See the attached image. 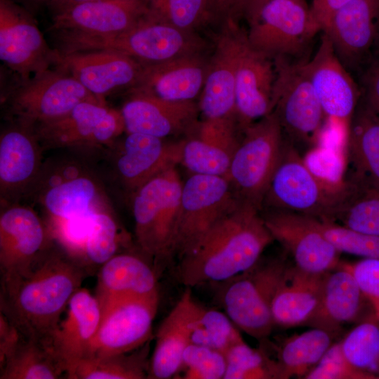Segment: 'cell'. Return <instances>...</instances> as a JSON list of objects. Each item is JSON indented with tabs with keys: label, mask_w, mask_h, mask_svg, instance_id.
I'll list each match as a JSON object with an SVG mask.
<instances>
[{
	"label": "cell",
	"mask_w": 379,
	"mask_h": 379,
	"mask_svg": "<svg viewBox=\"0 0 379 379\" xmlns=\"http://www.w3.org/2000/svg\"><path fill=\"white\" fill-rule=\"evenodd\" d=\"M88 272L62 248H47L28 273L1 283V312L24 338L49 343Z\"/></svg>",
	"instance_id": "1"
},
{
	"label": "cell",
	"mask_w": 379,
	"mask_h": 379,
	"mask_svg": "<svg viewBox=\"0 0 379 379\" xmlns=\"http://www.w3.org/2000/svg\"><path fill=\"white\" fill-rule=\"evenodd\" d=\"M256 206L240 201L179 258L186 288L227 280L253 267L274 241Z\"/></svg>",
	"instance_id": "2"
},
{
	"label": "cell",
	"mask_w": 379,
	"mask_h": 379,
	"mask_svg": "<svg viewBox=\"0 0 379 379\" xmlns=\"http://www.w3.org/2000/svg\"><path fill=\"white\" fill-rule=\"evenodd\" d=\"M62 52L109 51L142 64L158 63L201 53L205 41L194 32L181 29L147 15L131 28L114 34L90 35L59 32Z\"/></svg>",
	"instance_id": "3"
},
{
	"label": "cell",
	"mask_w": 379,
	"mask_h": 379,
	"mask_svg": "<svg viewBox=\"0 0 379 379\" xmlns=\"http://www.w3.org/2000/svg\"><path fill=\"white\" fill-rule=\"evenodd\" d=\"M182 185L176 166H173L133 192L136 241L144 254L161 265L174 256Z\"/></svg>",
	"instance_id": "4"
},
{
	"label": "cell",
	"mask_w": 379,
	"mask_h": 379,
	"mask_svg": "<svg viewBox=\"0 0 379 379\" xmlns=\"http://www.w3.org/2000/svg\"><path fill=\"white\" fill-rule=\"evenodd\" d=\"M288 265L285 259L261 258L248 270L216 286L215 298L241 331L263 342L274 326L272 304Z\"/></svg>",
	"instance_id": "5"
},
{
	"label": "cell",
	"mask_w": 379,
	"mask_h": 379,
	"mask_svg": "<svg viewBox=\"0 0 379 379\" xmlns=\"http://www.w3.org/2000/svg\"><path fill=\"white\" fill-rule=\"evenodd\" d=\"M273 60V112L284 135L300 154L305 153L321 141L327 117L302 62L293 63L286 58Z\"/></svg>",
	"instance_id": "6"
},
{
	"label": "cell",
	"mask_w": 379,
	"mask_h": 379,
	"mask_svg": "<svg viewBox=\"0 0 379 379\" xmlns=\"http://www.w3.org/2000/svg\"><path fill=\"white\" fill-rule=\"evenodd\" d=\"M1 100L12 121L31 128L63 116L82 102L103 101L55 67L27 79L14 78Z\"/></svg>",
	"instance_id": "7"
},
{
	"label": "cell",
	"mask_w": 379,
	"mask_h": 379,
	"mask_svg": "<svg viewBox=\"0 0 379 379\" xmlns=\"http://www.w3.org/2000/svg\"><path fill=\"white\" fill-rule=\"evenodd\" d=\"M227 178L239 201L260 208L282 153L284 135L272 112L244 129Z\"/></svg>",
	"instance_id": "8"
},
{
	"label": "cell",
	"mask_w": 379,
	"mask_h": 379,
	"mask_svg": "<svg viewBox=\"0 0 379 379\" xmlns=\"http://www.w3.org/2000/svg\"><path fill=\"white\" fill-rule=\"evenodd\" d=\"M247 21L249 45L272 59L298 55L321 31L305 0H267Z\"/></svg>",
	"instance_id": "9"
},
{
	"label": "cell",
	"mask_w": 379,
	"mask_h": 379,
	"mask_svg": "<svg viewBox=\"0 0 379 379\" xmlns=\"http://www.w3.org/2000/svg\"><path fill=\"white\" fill-rule=\"evenodd\" d=\"M43 149H110L125 132L120 110L88 100L32 128Z\"/></svg>",
	"instance_id": "10"
},
{
	"label": "cell",
	"mask_w": 379,
	"mask_h": 379,
	"mask_svg": "<svg viewBox=\"0 0 379 379\" xmlns=\"http://www.w3.org/2000/svg\"><path fill=\"white\" fill-rule=\"evenodd\" d=\"M265 200L272 209L330 220H333L338 202L307 167L302 155L285 137L280 160L263 201Z\"/></svg>",
	"instance_id": "11"
},
{
	"label": "cell",
	"mask_w": 379,
	"mask_h": 379,
	"mask_svg": "<svg viewBox=\"0 0 379 379\" xmlns=\"http://www.w3.org/2000/svg\"><path fill=\"white\" fill-rule=\"evenodd\" d=\"M159 301L156 293L126 297L108 305L101 310L98 329L84 357L124 354L145 345L152 337Z\"/></svg>",
	"instance_id": "12"
},
{
	"label": "cell",
	"mask_w": 379,
	"mask_h": 379,
	"mask_svg": "<svg viewBox=\"0 0 379 379\" xmlns=\"http://www.w3.org/2000/svg\"><path fill=\"white\" fill-rule=\"evenodd\" d=\"M227 178L193 174L182 185L174 255L178 258L239 204Z\"/></svg>",
	"instance_id": "13"
},
{
	"label": "cell",
	"mask_w": 379,
	"mask_h": 379,
	"mask_svg": "<svg viewBox=\"0 0 379 379\" xmlns=\"http://www.w3.org/2000/svg\"><path fill=\"white\" fill-rule=\"evenodd\" d=\"M49 48L29 13L11 0H0V59L18 79H27L54 65Z\"/></svg>",
	"instance_id": "14"
},
{
	"label": "cell",
	"mask_w": 379,
	"mask_h": 379,
	"mask_svg": "<svg viewBox=\"0 0 379 379\" xmlns=\"http://www.w3.org/2000/svg\"><path fill=\"white\" fill-rule=\"evenodd\" d=\"M53 67L75 78L98 99L131 89L138 81L143 64L109 51L62 52L57 49Z\"/></svg>",
	"instance_id": "15"
},
{
	"label": "cell",
	"mask_w": 379,
	"mask_h": 379,
	"mask_svg": "<svg viewBox=\"0 0 379 379\" xmlns=\"http://www.w3.org/2000/svg\"><path fill=\"white\" fill-rule=\"evenodd\" d=\"M302 65L327 119L337 123L347 138L360 91L325 32L313 58Z\"/></svg>",
	"instance_id": "16"
},
{
	"label": "cell",
	"mask_w": 379,
	"mask_h": 379,
	"mask_svg": "<svg viewBox=\"0 0 379 379\" xmlns=\"http://www.w3.org/2000/svg\"><path fill=\"white\" fill-rule=\"evenodd\" d=\"M262 216L274 240L291 253L300 270L322 274L339 265L340 253L319 230L314 218L275 209Z\"/></svg>",
	"instance_id": "17"
},
{
	"label": "cell",
	"mask_w": 379,
	"mask_h": 379,
	"mask_svg": "<svg viewBox=\"0 0 379 379\" xmlns=\"http://www.w3.org/2000/svg\"><path fill=\"white\" fill-rule=\"evenodd\" d=\"M225 20L208 60L204 85L199 95V108L205 118L235 117L237 72L246 33L239 28L232 18Z\"/></svg>",
	"instance_id": "18"
},
{
	"label": "cell",
	"mask_w": 379,
	"mask_h": 379,
	"mask_svg": "<svg viewBox=\"0 0 379 379\" xmlns=\"http://www.w3.org/2000/svg\"><path fill=\"white\" fill-rule=\"evenodd\" d=\"M48 230L30 207L13 204L0 215L1 283L22 277L48 248Z\"/></svg>",
	"instance_id": "19"
},
{
	"label": "cell",
	"mask_w": 379,
	"mask_h": 379,
	"mask_svg": "<svg viewBox=\"0 0 379 379\" xmlns=\"http://www.w3.org/2000/svg\"><path fill=\"white\" fill-rule=\"evenodd\" d=\"M56 171L48 173L42 167L36 180L42 181L39 201L48 218V227L104 208L98 181L93 174L74 164Z\"/></svg>",
	"instance_id": "20"
},
{
	"label": "cell",
	"mask_w": 379,
	"mask_h": 379,
	"mask_svg": "<svg viewBox=\"0 0 379 379\" xmlns=\"http://www.w3.org/2000/svg\"><path fill=\"white\" fill-rule=\"evenodd\" d=\"M148 13L147 0H94L54 14L51 29L90 35H109L137 25Z\"/></svg>",
	"instance_id": "21"
},
{
	"label": "cell",
	"mask_w": 379,
	"mask_h": 379,
	"mask_svg": "<svg viewBox=\"0 0 379 379\" xmlns=\"http://www.w3.org/2000/svg\"><path fill=\"white\" fill-rule=\"evenodd\" d=\"M372 317V308L354 277L339 263L324 274L317 308L306 326L335 337L345 324H357Z\"/></svg>",
	"instance_id": "22"
},
{
	"label": "cell",
	"mask_w": 379,
	"mask_h": 379,
	"mask_svg": "<svg viewBox=\"0 0 379 379\" xmlns=\"http://www.w3.org/2000/svg\"><path fill=\"white\" fill-rule=\"evenodd\" d=\"M120 112L126 133H138L161 138L189 131L197 123L199 111L194 100L168 101L128 92Z\"/></svg>",
	"instance_id": "23"
},
{
	"label": "cell",
	"mask_w": 379,
	"mask_h": 379,
	"mask_svg": "<svg viewBox=\"0 0 379 379\" xmlns=\"http://www.w3.org/2000/svg\"><path fill=\"white\" fill-rule=\"evenodd\" d=\"M208 60L201 53L168 61L143 64L139 78L127 92H138L168 101H190L199 96Z\"/></svg>",
	"instance_id": "24"
},
{
	"label": "cell",
	"mask_w": 379,
	"mask_h": 379,
	"mask_svg": "<svg viewBox=\"0 0 379 379\" xmlns=\"http://www.w3.org/2000/svg\"><path fill=\"white\" fill-rule=\"evenodd\" d=\"M119 146L114 168L133 192L144 183L181 161L182 141L168 142L150 135L126 133Z\"/></svg>",
	"instance_id": "25"
},
{
	"label": "cell",
	"mask_w": 379,
	"mask_h": 379,
	"mask_svg": "<svg viewBox=\"0 0 379 379\" xmlns=\"http://www.w3.org/2000/svg\"><path fill=\"white\" fill-rule=\"evenodd\" d=\"M379 0H352L332 15L323 32L345 67L358 64L374 46Z\"/></svg>",
	"instance_id": "26"
},
{
	"label": "cell",
	"mask_w": 379,
	"mask_h": 379,
	"mask_svg": "<svg viewBox=\"0 0 379 379\" xmlns=\"http://www.w3.org/2000/svg\"><path fill=\"white\" fill-rule=\"evenodd\" d=\"M42 149L31 127L12 121L1 132L0 187L4 202L34 183L42 168Z\"/></svg>",
	"instance_id": "27"
},
{
	"label": "cell",
	"mask_w": 379,
	"mask_h": 379,
	"mask_svg": "<svg viewBox=\"0 0 379 379\" xmlns=\"http://www.w3.org/2000/svg\"><path fill=\"white\" fill-rule=\"evenodd\" d=\"M275 76L274 60L253 49L246 38L235 87V117L243 130L273 112Z\"/></svg>",
	"instance_id": "28"
},
{
	"label": "cell",
	"mask_w": 379,
	"mask_h": 379,
	"mask_svg": "<svg viewBox=\"0 0 379 379\" xmlns=\"http://www.w3.org/2000/svg\"><path fill=\"white\" fill-rule=\"evenodd\" d=\"M100 319L101 310L95 295L81 287L71 298L66 315L49 341L66 376L86 355Z\"/></svg>",
	"instance_id": "29"
},
{
	"label": "cell",
	"mask_w": 379,
	"mask_h": 379,
	"mask_svg": "<svg viewBox=\"0 0 379 379\" xmlns=\"http://www.w3.org/2000/svg\"><path fill=\"white\" fill-rule=\"evenodd\" d=\"M200 307L192 296L191 288H186L158 328L147 378H175L183 352L191 344L193 324Z\"/></svg>",
	"instance_id": "30"
},
{
	"label": "cell",
	"mask_w": 379,
	"mask_h": 379,
	"mask_svg": "<svg viewBox=\"0 0 379 379\" xmlns=\"http://www.w3.org/2000/svg\"><path fill=\"white\" fill-rule=\"evenodd\" d=\"M156 293H159L157 272L138 255L116 254L100 267L95 295L101 310L124 298Z\"/></svg>",
	"instance_id": "31"
},
{
	"label": "cell",
	"mask_w": 379,
	"mask_h": 379,
	"mask_svg": "<svg viewBox=\"0 0 379 379\" xmlns=\"http://www.w3.org/2000/svg\"><path fill=\"white\" fill-rule=\"evenodd\" d=\"M346 151L351 168L350 177L347 180L379 191V117L364 99L353 114Z\"/></svg>",
	"instance_id": "32"
},
{
	"label": "cell",
	"mask_w": 379,
	"mask_h": 379,
	"mask_svg": "<svg viewBox=\"0 0 379 379\" xmlns=\"http://www.w3.org/2000/svg\"><path fill=\"white\" fill-rule=\"evenodd\" d=\"M325 274L306 272L295 265L288 266L272 304L274 326L307 324L317 308Z\"/></svg>",
	"instance_id": "33"
},
{
	"label": "cell",
	"mask_w": 379,
	"mask_h": 379,
	"mask_svg": "<svg viewBox=\"0 0 379 379\" xmlns=\"http://www.w3.org/2000/svg\"><path fill=\"white\" fill-rule=\"evenodd\" d=\"M334 337L324 329L312 328L286 338L275 348L281 379L303 378L331 346Z\"/></svg>",
	"instance_id": "34"
},
{
	"label": "cell",
	"mask_w": 379,
	"mask_h": 379,
	"mask_svg": "<svg viewBox=\"0 0 379 379\" xmlns=\"http://www.w3.org/2000/svg\"><path fill=\"white\" fill-rule=\"evenodd\" d=\"M65 368L48 343L22 338L0 368V379H57Z\"/></svg>",
	"instance_id": "35"
},
{
	"label": "cell",
	"mask_w": 379,
	"mask_h": 379,
	"mask_svg": "<svg viewBox=\"0 0 379 379\" xmlns=\"http://www.w3.org/2000/svg\"><path fill=\"white\" fill-rule=\"evenodd\" d=\"M148 343L128 353L103 357L86 356L77 363L67 378H147L149 366Z\"/></svg>",
	"instance_id": "36"
},
{
	"label": "cell",
	"mask_w": 379,
	"mask_h": 379,
	"mask_svg": "<svg viewBox=\"0 0 379 379\" xmlns=\"http://www.w3.org/2000/svg\"><path fill=\"white\" fill-rule=\"evenodd\" d=\"M348 182L347 190L335 207L333 221L379 237V191Z\"/></svg>",
	"instance_id": "37"
},
{
	"label": "cell",
	"mask_w": 379,
	"mask_h": 379,
	"mask_svg": "<svg viewBox=\"0 0 379 379\" xmlns=\"http://www.w3.org/2000/svg\"><path fill=\"white\" fill-rule=\"evenodd\" d=\"M121 234L115 218L105 208L94 211L90 217L81 253V263L88 271L102 266L117 253Z\"/></svg>",
	"instance_id": "38"
},
{
	"label": "cell",
	"mask_w": 379,
	"mask_h": 379,
	"mask_svg": "<svg viewBox=\"0 0 379 379\" xmlns=\"http://www.w3.org/2000/svg\"><path fill=\"white\" fill-rule=\"evenodd\" d=\"M348 361L371 379H379V321L375 317L357 324L340 340Z\"/></svg>",
	"instance_id": "39"
},
{
	"label": "cell",
	"mask_w": 379,
	"mask_h": 379,
	"mask_svg": "<svg viewBox=\"0 0 379 379\" xmlns=\"http://www.w3.org/2000/svg\"><path fill=\"white\" fill-rule=\"evenodd\" d=\"M343 150V146L328 145L321 140L302 156L307 167L338 201L349 185L344 177L346 161Z\"/></svg>",
	"instance_id": "40"
},
{
	"label": "cell",
	"mask_w": 379,
	"mask_h": 379,
	"mask_svg": "<svg viewBox=\"0 0 379 379\" xmlns=\"http://www.w3.org/2000/svg\"><path fill=\"white\" fill-rule=\"evenodd\" d=\"M147 9L149 18L190 32L215 16L211 0H147Z\"/></svg>",
	"instance_id": "41"
},
{
	"label": "cell",
	"mask_w": 379,
	"mask_h": 379,
	"mask_svg": "<svg viewBox=\"0 0 379 379\" xmlns=\"http://www.w3.org/2000/svg\"><path fill=\"white\" fill-rule=\"evenodd\" d=\"M225 357L224 379H281L277 361L262 347L253 348L244 340L232 346Z\"/></svg>",
	"instance_id": "42"
},
{
	"label": "cell",
	"mask_w": 379,
	"mask_h": 379,
	"mask_svg": "<svg viewBox=\"0 0 379 379\" xmlns=\"http://www.w3.org/2000/svg\"><path fill=\"white\" fill-rule=\"evenodd\" d=\"M232 155L195 136L182 141L181 161L193 174L227 177Z\"/></svg>",
	"instance_id": "43"
},
{
	"label": "cell",
	"mask_w": 379,
	"mask_h": 379,
	"mask_svg": "<svg viewBox=\"0 0 379 379\" xmlns=\"http://www.w3.org/2000/svg\"><path fill=\"white\" fill-rule=\"evenodd\" d=\"M314 219L319 230L340 253L379 259V237L354 230L335 221Z\"/></svg>",
	"instance_id": "44"
},
{
	"label": "cell",
	"mask_w": 379,
	"mask_h": 379,
	"mask_svg": "<svg viewBox=\"0 0 379 379\" xmlns=\"http://www.w3.org/2000/svg\"><path fill=\"white\" fill-rule=\"evenodd\" d=\"M225 354L218 350L190 344L185 350L180 368L175 378L224 379Z\"/></svg>",
	"instance_id": "45"
},
{
	"label": "cell",
	"mask_w": 379,
	"mask_h": 379,
	"mask_svg": "<svg viewBox=\"0 0 379 379\" xmlns=\"http://www.w3.org/2000/svg\"><path fill=\"white\" fill-rule=\"evenodd\" d=\"M199 321L209 335L211 347L224 354L232 346L244 340L239 328L225 313L201 305Z\"/></svg>",
	"instance_id": "46"
},
{
	"label": "cell",
	"mask_w": 379,
	"mask_h": 379,
	"mask_svg": "<svg viewBox=\"0 0 379 379\" xmlns=\"http://www.w3.org/2000/svg\"><path fill=\"white\" fill-rule=\"evenodd\" d=\"M304 379H371L356 368L345 357L340 341L333 343Z\"/></svg>",
	"instance_id": "47"
},
{
	"label": "cell",
	"mask_w": 379,
	"mask_h": 379,
	"mask_svg": "<svg viewBox=\"0 0 379 379\" xmlns=\"http://www.w3.org/2000/svg\"><path fill=\"white\" fill-rule=\"evenodd\" d=\"M195 137L220 147L233 156L239 141L234 117L205 118L194 126Z\"/></svg>",
	"instance_id": "48"
},
{
	"label": "cell",
	"mask_w": 379,
	"mask_h": 379,
	"mask_svg": "<svg viewBox=\"0 0 379 379\" xmlns=\"http://www.w3.org/2000/svg\"><path fill=\"white\" fill-rule=\"evenodd\" d=\"M354 277L379 321V259L364 258L357 262H340Z\"/></svg>",
	"instance_id": "49"
},
{
	"label": "cell",
	"mask_w": 379,
	"mask_h": 379,
	"mask_svg": "<svg viewBox=\"0 0 379 379\" xmlns=\"http://www.w3.org/2000/svg\"><path fill=\"white\" fill-rule=\"evenodd\" d=\"M23 336L8 318L0 313V368L17 348Z\"/></svg>",
	"instance_id": "50"
},
{
	"label": "cell",
	"mask_w": 379,
	"mask_h": 379,
	"mask_svg": "<svg viewBox=\"0 0 379 379\" xmlns=\"http://www.w3.org/2000/svg\"><path fill=\"white\" fill-rule=\"evenodd\" d=\"M363 99L379 117V59L373 60L363 76Z\"/></svg>",
	"instance_id": "51"
},
{
	"label": "cell",
	"mask_w": 379,
	"mask_h": 379,
	"mask_svg": "<svg viewBox=\"0 0 379 379\" xmlns=\"http://www.w3.org/2000/svg\"><path fill=\"white\" fill-rule=\"evenodd\" d=\"M352 0H312V14L323 31L332 15L340 8Z\"/></svg>",
	"instance_id": "52"
},
{
	"label": "cell",
	"mask_w": 379,
	"mask_h": 379,
	"mask_svg": "<svg viewBox=\"0 0 379 379\" xmlns=\"http://www.w3.org/2000/svg\"><path fill=\"white\" fill-rule=\"evenodd\" d=\"M266 1L234 0L227 17L235 20L237 17L243 16L248 20Z\"/></svg>",
	"instance_id": "53"
},
{
	"label": "cell",
	"mask_w": 379,
	"mask_h": 379,
	"mask_svg": "<svg viewBox=\"0 0 379 379\" xmlns=\"http://www.w3.org/2000/svg\"><path fill=\"white\" fill-rule=\"evenodd\" d=\"M234 0H211L213 11L215 16H222L226 18Z\"/></svg>",
	"instance_id": "54"
},
{
	"label": "cell",
	"mask_w": 379,
	"mask_h": 379,
	"mask_svg": "<svg viewBox=\"0 0 379 379\" xmlns=\"http://www.w3.org/2000/svg\"><path fill=\"white\" fill-rule=\"evenodd\" d=\"M94 0H53L48 6L53 10V14L58 13L74 5Z\"/></svg>",
	"instance_id": "55"
},
{
	"label": "cell",
	"mask_w": 379,
	"mask_h": 379,
	"mask_svg": "<svg viewBox=\"0 0 379 379\" xmlns=\"http://www.w3.org/2000/svg\"><path fill=\"white\" fill-rule=\"evenodd\" d=\"M22 1L25 4L32 6V7H37L44 4L49 5V4L53 1V0H20Z\"/></svg>",
	"instance_id": "56"
},
{
	"label": "cell",
	"mask_w": 379,
	"mask_h": 379,
	"mask_svg": "<svg viewBox=\"0 0 379 379\" xmlns=\"http://www.w3.org/2000/svg\"><path fill=\"white\" fill-rule=\"evenodd\" d=\"M374 46H375V50H376V55H377L376 58L379 59V28H378L377 36H376V39H375V44H374Z\"/></svg>",
	"instance_id": "57"
}]
</instances>
